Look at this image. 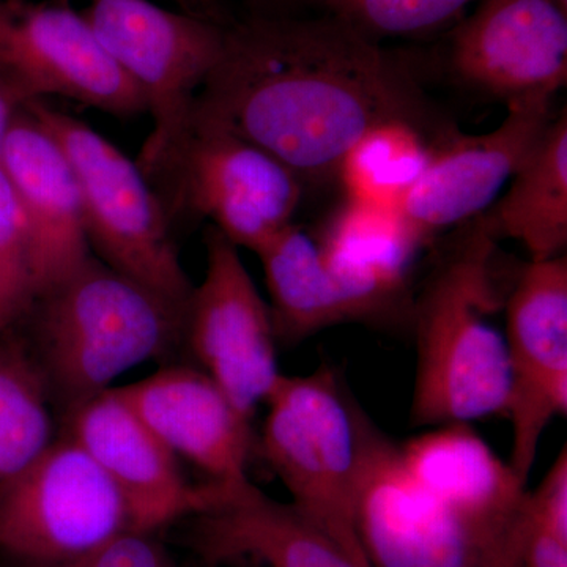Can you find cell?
I'll list each match as a JSON object with an SVG mask.
<instances>
[{"label":"cell","instance_id":"f546056e","mask_svg":"<svg viewBox=\"0 0 567 567\" xmlns=\"http://www.w3.org/2000/svg\"><path fill=\"white\" fill-rule=\"evenodd\" d=\"M22 104L24 102L21 96L6 81L0 80V155H2L3 142H6L11 122Z\"/></svg>","mask_w":567,"mask_h":567},{"label":"cell","instance_id":"6da1fadb","mask_svg":"<svg viewBox=\"0 0 567 567\" xmlns=\"http://www.w3.org/2000/svg\"><path fill=\"white\" fill-rule=\"evenodd\" d=\"M393 121L451 130L436 126L402 62L334 17H256L226 28L192 118L270 153L305 186L338 178L361 137Z\"/></svg>","mask_w":567,"mask_h":567},{"label":"cell","instance_id":"5b68a950","mask_svg":"<svg viewBox=\"0 0 567 567\" xmlns=\"http://www.w3.org/2000/svg\"><path fill=\"white\" fill-rule=\"evenodd\" d=\"M24 107L73 167L85 234L96 259L186 311L194 286L174 244L163 197L141 167L87 123L43 100Z\"/></svg>","mask_w":567,"mask_h":567},{"label":"cell","instance_id":"30bf717a","mask_svg":"<svg viewBox=\"0 0 567 567\" xmlns=\"http://www.w3.org/2000/svg\"><path fill=\"white\" fill-rule=\"evenodd\" d=\"M205 251L207 268L186 306L183 338L205 374L251 423L281 375L274 320L237 246L215 226L205 233Z\"/></svg>","mask_w":567,"mask_h":567},{"label":"cell","instance_id":"ac0fdd59","mask_svg":"<svg viewBox=\"0 0 567 567\" xmlns=\"http://www.w3.org/2000/svg\"><path fill=\"white\" fill-rule=\"evenodd\" d=\"M115 391L175 456L199 466L213 483L249 481L251 423L204 371L162 369Z\"/></svg>","mask_w":567,"mask_h":567},{"label":"cell","instance_id":"52a82bcc","mask_svg":"<svg viewBox=\"0 0 567 567\" xmlns=\"http://www.w3.org/2000/svg\"><path fill=\"white\" fill-rule=\"evenodd\" d=\"M132 529L125 499L69 435L0 484V551L52 567Z\"/></svg>","mask_w":567,"mask_h":567},{"label":"cell","instance_id":"7402d4cb","mask_svg":"<svg viewBox=\"0 0 567 567\" xmlns=\"http://www.w3.org/2000/svg\"><path fill=\"white\" fill-rule=\"evenodd\" d=\"M486 216L498 237L513 238L532 262L565 256L567 246V114L551 118L546 133Z\"/></svg>","mask_w":567,"mask_h":567},{"label":"cell","instance_id":"ffe728a7","mask_svg":"<svg viewBox=\"0 0 567 567\" xmlns=\"http://www.w3.org/2000/svg\"><path fill=\"white\" fill-rule=\"evenodd\" d=\"M315 241L352 298L361 322L410 317L413 301L406 279L425 240L398 208L347 200Z\"/></svg>","mask_w":567,"mask_h":567},{"label":"cell","instance_id":"d4e9b609","mask_svg":"<svg viewBox=\"0 0 567 567\" xmlns=\"http://www.w3.org/2000/svg\"><path fill=\"white\" fill-rule=\"evenodd\" d=\"M331 17L371 40L413 37L456 20L473 0H319Z\"/></svg>","mask_w":567,"mask_h":567},{"label":"cell","instance_id":"4dcf8cb0","mask_svg":"<svg viewBox=\"0 0 567 567\" xmlns=\"http://www.w3.org/2000/svg\"><path fill=\"white\" fill-rule=\"evenodd\" d=\"M185 7L186 13L197 14V17L207 18V20L215 21L212 17L210 7L212 0H178ZM254 2H262V0H254Z\"/></svg>","mask_w":567,"mask_h":567},{"label":"cell","instance_id":"603a6c76","mask_svg":"<svg viewBox=\"0 0 567 567\" xmlns=\"http://www.w3.org/2000/svg\"><path fill=\"white\" fill-rule=\"evenodd\" d=\"M454 130L436 132L415 122L393 121L375 126L347 153L338 178L350 203L401 207L440 141Z\"/></svg>","mask_w":567,"mask_h":567},{"label":"cell","instance_id":"4316f807","mask_svg":"<svg viewBox=\"0 0 567 567\" xmlns=\"http://www.w3.org/2000/svg\"><path fill=\"white\" fill-rule=\"evenodd\" d=\"M52 567H177L151 533L128 529L69 563Z\"/></svg>","mask_w":567,"mask_h":567},{"label":"cell","instance_id":"4fadbf2b","mask_svg":"<svg viewBox=\"0 0 567 567\" xmlns=\"http://www.w3.org/2000/svg\"><path fill=\"white\" fill-rule=\"evenodd\" d=\"M66 435L80 443L118 488L133 532L153 533L212 506L227 484L194 486L177 458L115 390L69 410Z\"/></svg>","mask_w":567,"mask_h":567},{"label":"cell","instance_id":"f1b7e54d","mask_svg":"<svg viewBox=\"0 0 567 567\" xmlns=\"http://www.w3.org/2000/svg\"><path fill=\"white\" fill-rule=\"evenodd\" d=\"M524 520L525 535L518 567H567V540L533 524L525 513V505Z\"/></svg>","mask_w":567,"mask_h":567},{"label":"cell","instance_id":"8992f818","mask_svg":"<svg viewBox=\"0 0 567 567\" xmlns=\"http://www.w3.org/2000/svg\"><path fill=\"white\" fill-rule=\"evenodd\" d=\"M80 11L144 99L153 128L137 166L148 182L166 186L188 140L197 93L221 58L226 28L151 0H84Z\"/></svg>","mask_w":567,"mask_h":567},{"label":"cell","instance_id":"484cf974","mask_svg":"<svg viewBox=\"0 0 567 567\" xmlns=\"http://www.w3.org/2000/svg\"><path fill=\"white\" fill-rule=\"evenodd\" d=\"M33 303L24 223L0 169V333L28 315Z\"/></svg>","mask_w":567,"mask_h":567},{"label":"cell","instance_id":"8fae6325","mask_svg":"<svg viewBox=\"0 0 567 567\" xmlns=\"http://www.w3.org/2000/svg\"><path fill=\"white\" fill-rule=\"evenodd\" d=\"M166 188L169 212L204 216L237 248L256 252L292 224L305 185L286 164L251 142L192 123Z\"/></svg>","mask_w":567,"mask_h":567},{"label":"cell","instance_id":"44dd1931","mask_svg":"<svg viewBox=\"0 0 567 567\" xmlns=\"http://www.w3.org/2000/svg\"><path fill=\"white\" fill-rule=\"evenodd\" d=\"M256 254L262 260L278 342L297 344L336 324L361 322L357 306L324 264L315 238L293 224Z\"/></svg>","mask_w":567,"mask_h":567},{"label":"cell","instance_id":"9a60e30c","mask_svg":"<svg viewBox=\"0 0 567 567\" xmlns=\"http://www.w3.org/2000/svg\"><path fill=\"white\" fill-rule=\"evenodd\" d=\"M551 100L507 104L494 132H454L435 145L399 212L424 240L439 230L470 223L494 205L551 122Z\"/></svg>","mask_w":567,"mask_h":567},{"label":"cell","instance_id":"d6986e66","mask_svg":"<svg viewBox=\"0 0 567 567\" xmlns=\"http://www.w3.org/2000/svg\"><path fill=\"white\" fill-rule=\"evenodd\" d=\"M399 451L406 472L424 491L488 543H506L524 509L527 483L472 425H436Z\"/></svg>","mask_w":567,"mask_h":567},{"label":"cell","instance_id":"83f0119b","mask_svg":"<svg viewBox=\"0 0 567 567\" xmlns=\"http://www.w3.org/2000/svg\"><path fill=\"white\" fill-rule=\"evenodd\" d=\"M525 513L529 520L551 535L567 540V450L559 451L539 487L527 495Z\"/></svg>","mask_w":567,"mask_h":567},{"label":"cell","instance_id":"2e32d148","mask_svg":"<svg viewBox=\"0 0 567 567\" xmlns=\"http://www.w3.org/2000/svg\"><path fill=\"white\" fill-rule=\"evenodd\" d=\"M0 169L24 223L35 300L92 257L80 186L65 153L24 104L3 142Z\"/></svg>","mask_w":567,"mask_h":567},{"label":"cell","instance_id":"3957f363","mask_svg":"<svg viewBox=\"0 0 567 567\" xmlns=\"http://www.w3.org/2000/svg\"><path fill=\"white\" fill-rule=\"evenodd\" d=\"M31 309L41 372L66 410L169 352L185 330L186 311L95 256L35 298Z\"/></svg>","mask_w":567,"mask_h":567},{"label":"cell","instance_id":"ba28073f","mask_svg":"<svg viewBox=\"0 0 567 567\" xmlns=\"http://www.w3.org/2000/svg\"><path fill=\"white\" fill-rule=\"evenodd\" d=\"M0 80L24 103L63 96L114 117L147 112L69 0H0Z\"/></svg>","mask_w":567,"mask_h":567},{"label":"cell","instance_id":"7a4b0ae2","mask_svg":"<svg viewBox=\"0 0 567 567\" xmlns=\"http://www.w3.org/2000/svg\"><path fill=\"white\" fill-rule=\"evenodd\" d=\"M472 221L413 300L415 429L505 416L509 365L505 334L492 322L506 303L496 282L498 235L486 216Z\"/></svg>","mask_w":567,"mask_h":567},{"label":"cell","instance_id":"5bb4252c","mask_svg":"<svg viewBox=\"0 0 567 567\" xmlns=\"http://www.w3.org/2000/svg\"><path fill=\"white\" fill-rule=\"evenodd\" d=\"M451 69L506 104L551 100L567 82V11L557 0H480L454 33Z\"/></svg>","mask_w":567,"mask_h":567},{"label":"cell","instance_id":"e0dca14e","mask_svg":"<svg viewBox=\"0 0 567 567\" xmlns=\"http://www.w3.org/2000/svg\"><path fill=\"white\" fill-rule=\"evenodd\" d=\"M186 525L185 543L208 567H360L292 503L251 481L224 494Z\"/></svg>","mask_w":567,"mask_h":567},{"label":"cell","instance_id":"cb8c5ba5","mask_svg":"<svg viewBox=\"0 0 567 567\" xmlns=\"http://www.w3.org/2000/svg\"><path fill=\"white\" fill-rule=\"evenodd\" d=\"M48 391L39 361L24 346H0V484L51 445Z\"/></svg>","mask_w":567,"mask_h":567},{"label":"cell","instance_id":"7c38bea8","mask_svg":"<svg viewBox=\"0 0 567 567\" xmlns=\"http://www.w3.org/2000/svg\"><path fill=\"white\" fill-rule=\"evenodd\" d=\"M513 425L509 465L524 483L547 425L567 415V259L529 262L505 303Z\"/></svg>","mask_w":567,"mask_h":567},{"label":"cell","instance_id":"277c9868","mask_svg":"<svg viewBox=\"0 0 567 567\" xmlns=\"http://www.w3.org/2000/svg\"><path fill=\"white\" fill-rule=\"evenodd\" d=\"M265 404L264 456L292 505L360 567H372L357 529L365 413L334 368L279 375Z\"/></svg>","mask_w":567,"mask_h":567},{"label":"cell","instance_id":"1f68e13d","mask_svg":"<svg viewBox=\"0 0 567 567\" xmlns=\"http://www.w3.org/2000/svg\"><path fill=\"white\" fill-rule=\"evenodd\" d=\"M557 2L561 6V9L567 11V0H557Z\"/></svg>","mask_w":567,"mask_h":567},{"label":"cell","instance_id":"9c48e42d","mask_svg":"<svg viewBox=\"0 0 567 567\" xmlns=\"http://www.w3.org/2000/svg\"><path fill=\"white\" fill-rule=\"evenodd\" d=\"M357 529L372 567H492L506 544L488 543L424 491L402 464L398 443L368 415Z\"/></svg>","mask_w":567,"mask_h":567}]
</instances>
